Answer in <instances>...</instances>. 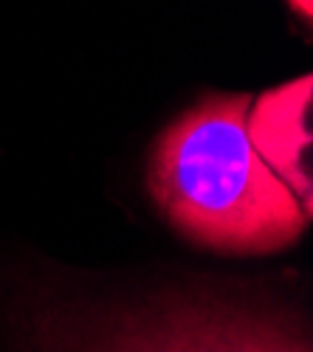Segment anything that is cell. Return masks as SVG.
<instances>
[{"label": "cell", "instance_id": "cell-1", "mask_svg": "<svg viewBox=\"0 0 313 352\" xmlns=\"http://www.w3.org/2000/svg\"><path fill=\"white\" fill-rule=\"evenodd\" d=\"M313 79L212 94L169 124L150 192L186 240L229 254L294 245L313 217Z\"/></svg>", "mask_w": 313, "mask_h": 352}, {"label": "cell", "instance_id": "cell-2", "mask_svg": "<svg viewBox=\"0 0 313 352\" xmlns=\"http://www.w3.org/2000/svg\"><path fill=\"white\" fill-rule=\"evenodd\" d=\"M291 3V9L305 20V23H310V17H313V0H288Z\"/></svg>", "mask_w": 313, "mask_h": 352}]
</instances>
